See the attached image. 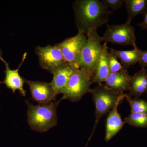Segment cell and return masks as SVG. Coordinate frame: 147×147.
Masks as SVG:
<instances>
[{
    "label": "cell",
    "mask_w": 147,
    "mask_h": 147,
    "mask_svg": "<svg viewBox=\"0 0 147 147\" xmlns=\"http://www.w3.org/2000/svg\"><path fill=\"white\" fill-rule=\"evenodd\" d=\"M124 2L127 10V23L131 24L135 16L146 13L147 10V0H125Z\"/></svg>",
    "instance_id": "cell-17"
},
{
    "label": "cell",
    "mask_w": 147,
    "mask_h": 147,
    "mask_svg": "<svg viewBox=\"0 0 147 147\" xmlns=\"http://www.w3.org/2000/svg\"><path fill=\"white\" fill-rule=\"evenodd\" d=\"M127 94H124L119 98L117 102L109 112L106 119L105 139L108 142L113 138L123 127L125 123L123 120L119 113L118 106L124 98H126Z\"/></svg>",
    "instance_id": "cell-11"
},
{
    "label": "cell",
    "mask_w": 147,
    "mask_h": 147,
    "mask_svg": "<svg viewBox=\"0 0 147 147\" xmlns=\"http://www.w3.org/2000/svg\"><path fill=\"white\" fill-rule=\"evenodd\" d=\"M29 87L32 98L39 104L53 102L57 94L50 83L25 79Z\"/></svg>",
    "instance_id": "cell-9"
},
{
    "label": "cell",
    "mask_w": 147,
    "mask_h": 147,
    "mask_svg": "<svg viewBox=\"0 0 147 147\" xmlns=\"http://www.w3.org/2000/svg\"><path fill=\"white\" fill-rule=\"evenodd\" d=\"M103 3L108 8H110L111 11H115L118 10L121 7L124 2L123 0H102Z\"/></svg>",
    "instance_id": "cell-21"
},
{
    "label": "cell",
    "mask_w": 147,
    "mask_h": 147,
    "mask_svg": "<svg viewBox=\"0 0 147 147\" xmlns=\"http://www.w3.org/2000/svg\"><path fill=\"white\" fill-rule=\"evenodd\" d=\"M93 75L84 69H77L71 75L62 94V100L76 102L90 92Z\"/></svg>",
    "instance_id": "cell-5"
},
{
    "label": "cell",
    "mask_w": 147,
    "mask_h": 147,
    "mask_svg": "<svg viewBox=\"0 0 147 147\" xmlns=\"http://www.w3.org/2000/svg\"><path fill=\"white\" fill-rule=\"evenodd\" d=\"M138 63L142 67H147V50H142Z\"/></svg>",
    "instance_id": "cell-22"
},
{
    "label": "cell",
    "mask_w": 147,
    "mask_h": 147,
    "mask_svg": "<svg viewBox=\"0 0 147 147\" xmlns=\"http://www.w3.org/2000/svg\"><path fill=\"white\" fill-rule=\"evenodd\" d=\"M86 39L85 34L78 32L75 36L67 38L57 44L67 64L75 66L78 68L80 55Z\"/></svg>",
    "instance_id": "cell-8"
},
{
    "label": "cell",
    "mask_w": 147,
    "mask_h": 147,
    "mask_svg": "<svg viewBox=\"0 0 147 147\" xmlns=\"http://www.w3.org/2000/svg\"><path fill=\"white\" fill-rule=\"evenodd\" d=\"M2 57V50L0 49V59Z\"/></svg>",
    "instance_id": "cell-24"
},
{
    "label": "cell",
    "mask_w": 147,
    "mask_h": 147,
    "mask_svg": "<svg viewBox=\"0 0 147 147\" xmlns=\"http://www.w3.org/2000/svg\"><path fill=\"white\" fill-rule=\"evenodd\" d=\"M75 24L78 32L86 34L90 30L106 24L112 11L98 0H79L74 3Z\"/></svg>",
    "instance_id": "cell-1"
},
{
    "label": "cell",
    "mask_w": 147,
    "mask_h": 147,
    "mask_svg": "<svg viewBox=\"0 0 147 147\" xmlns=\"http://www.w3.org/2000/svg\"><path fill=\"white\" fill-rule=\"evenodd\" d=\"M108 63L110 73H115L122 70L124 68L117 57L109 52L108 55Z\"/></svg>",
    "instance_id": "cell-20"
},
{
    "label": "cell",
    "mask_w": 147,
    "mask_h": 147,
    "mask_svg": "<svg viewBox=\"0 0 147 147\" xmlns=\"http://www.w3.org/2000/svg\"><path fill=\"white\" fill-rule=\"evenodd\" d=\"M61 98L58 101L34 105L26 101L28 105V121L32 130L43 133L56 126L58 123L57 108Z\"/></svg>",
    "instance_id": "cell-2"
},
{
    "label": "cell",
    "mask_w": 147,
    "mask_h": 147,
    "mask_svg": "<svg viewBox=\"0 0 147 147\" xmlns=\"http://www.w3.org/2000/svg\"><path fill=\"white\" fill-rule=\"evenodd\" d=\"M77 69L75 66L67 64L53 74V79L50 83L57 94H62L71 75Z\"/></svg>",
    "instance_id": "cell-13"
},
{
    "label": "cell",
    "mask_w": 147,
    "mask_h": 147,
    "mask_svg": "<svg viewBox=\"0 0 147 147\" xmlns=\"http://www.w3.org/2000/svg\"><path fill=\"white\" fill-rule=\"evenodd\" d=\"M131 79L127 69H123L115 73H110L104 85L115 91L124 93L129 91Z\"/></svg>",
    "instance_id": "cell-12"
},
{
    "label": "cell",
    "mask_w": 147,
    "mask_h": 147,
    "mask_svg": "<svg viewBox=\"0 0 147 147\" xmlns=\"http://www.w3.org/2000/svg\"><path fill=\"white\" fill-rule=\"evenodd\" d=\"M36 53L41 67L52 74L59 68L67 65L57 44L45 47L37 46L36 48Z\"/></svg>",
    "instance_id": "cell-7"
},
{
    "label": "cell",
    "mask_w": 147,
    "mask_h": 147,
    "mask_svg": "<svg viewBox=\"0 0 147 147\" xmlns=\"http://www.w3.org/2000/svg\"><path fill=\"white\" fill-rule=\"evenodd\" d=\"M87 39L81 52L78 63V68L84 69L94 75L96 65L101 53L103 41L96 29L87 32Z\"/></svg>",
    "instance_id": "cell-4"
},
{
    "label": "cell",
    "mask_w": 147,
    "mask_h": 147,
    "mask_svg": "<svg viewBox=\"0 0 147 147\" xmlns=\"http://www.w3.org/2000/svg\"><path fill=\"white\" fill-rule=\"evenodd\" d=\"M90 93L94 102L95 121L90 139L94 133L100 119L115 106L119 98L124 93L115 91L107 88L104 84H98L94 88L91 89Z\"/></svg>",
    "instance_id": "cell-3"
},
{
    "label": "cell",
    "mask_w": 147,
    "mask_h": 147,
    "mask_svg": "<svg viewBox=\"0 0 147 147\" xmlns=\"http://www.w3.org/2000/svg\"><path fill=\"white\" fill-rule=\"evenodd\" d=\"M138 26L142 30H145L147 31V10L145 13L144 20L140 24H138Z\"/></svg>",
    "instance_id": "cell-23"
},
{
    "label": "cell",
    "mask_w": 147,
    "mask_h": 147,
    "mask_svg": "<svg viewBox=\"0 0 147 147\" xmlns=\"http://www.w3.org/2000/svg\"><path fill=\"white\" fill-rule=\"evenodd\" d=\"M108 48L107 43L102 44L100 57L98 61L94 75L92 79V84H102L105 82L110 74L108 63Z\"/></svg>",
    "instance_id": "cell-14"
},
{
    "label": "cell",
    "mask_w": 147,
    "mask_h": 147,
    "mask_svg": "<svg viewBox=\"0 0 147 147\" xmlns=\"http://www.w3.org/2000/svg\"><path fill=\"white\" fill-rule=\"evenodd\" d=\"M27 53H25L23 56L21 62L16 69H11L9 67V65L2 57L0 60L4 63L5 66V78L3 84H5L7 88L11 90L13 93H15L16 90L19 91L20 94L24 96H26V91L24 89V84L25 83V79H23L19 74V69L24 63L25 59L26 57Z\"/></svg>",
    "instance_id": "cell-10"
},
{
    "label": "cell",
    "mask_w": 147,
    "mask_h": 147,
    "mask_svg": "<svg viewBox=\"0 0 147 147\" xmlns=\"http://www.w3.org/2000/svg\"><path fill=\"white\" fill-rule=\"evenodd\" d=\"M126 98L130 105L131 112L147 114L146 101L139 98H132L128 95Z\"/></svg>",
    "instance_id": "cell-19"
},
{
    "label": "cell",
    "mask_w": 147,
    "mask_h": 147,
    "mask_svg": "<svg viewBox=\"0 0 147 147\" xmlns=\"http://www.w3.org/2000/svg\"><path fill=\"white\" fill-rule=\"evenodd\" d=\"M2 84V82H0V84ZM0 93H1V91H0Z\"/></svg>",
    "instance_id": "cell-25"
},
{
    "label": "cell",
    "mask_w": 147,
    "mask_h": 147,
    "mask_svg": "<svg viewBox=\"0 0 147 147\" xmlns=\"http://www.w3.org/2000/svg\"><path fill=\"white\" fill-rule=\"evenodd\" d=\"M125 122L134 127L145 128L147 127V114L131 112Z\"/></svg>",
    "instance_id": "cell-18"
},
{
    "label": "cell",
    "mask_w": 147,
    "mask_h": 147,
    "mask_svg": "<svg viewBox=\"0 0 147 147\" xmlns=\"http://www.w3.org/2000/svg\"><path fill=\"white\" fill-rule=\"evenodd\" d=\"M129 93V97L134 96L139 98L144 94L147 93V71L145 68L142 69L131 76Z\"/></svg>",
    "instance_id": "cell-15"
},
{
    "label": "cell",
    "mask_w": 147,
    "mask_h": 147,
    "mask_svg": "<svg viewBox=\"0 0 147 147\" xmlns=\"http://www.w3.org/2000/svg\"><path fill=\"white\" fill-rule=\"evenodd\" d=\"M110 53L115 56L125 69L139 62L142 51L137 46L129 50H118L113 48H110Z\"/></svg>",
    "instance_id": "cell-16"
},
{
    "label": "cell",
    "mask_w": 147,
    "mask_h": 147,
    "mask_svg": "<svg viewBox=\"0 0 147 147\" xmlns=\"http://www.w3.org/2000/svg\"><path fill=\"white\" fill-rule=\"evenodd\" d=\"M107 29L102 36L104 42H110L121 45H132L137 47L134 27L126 22L120 25H107Z\"/></svg>",
    "instance_id": "cell-6"
}]
</instances>
